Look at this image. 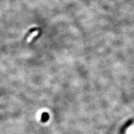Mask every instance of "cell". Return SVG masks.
I'll return each instance as SVG.
<instances>
[{
	"instance_id": "cell-2",
	"label": "cell",
	"mask_w": 134,
	"mask_h": 134,
	"mask_svg": "<svg viewBox=\"0 0 134 134\" xmlns=\"http://www.w3.org/2000/svg\"><path fill=\"white\" fill-rule=\"evenodd\" d=\"M129 134H134V126L132 127V129H129Z\"/></svg>"
},
{
	"instance_id": "cell-1",
	"label": "cell",
	"mask_w": 134,
	"mask_h": 134,
	"mask_svg": "<svg viewBox=\"0 0 134 134\" xmlns=\"http://www.w3.org/2000/svg\"><path fill=\"white\" fill-rule=\"evenodd\" d=\"M39 34V31H34L29 36V37H28L27 40H26L27 43H30V42L31 41V40H32V39L34 38V37H35L37 34Z\"/></svg>"
}]
</instances>
